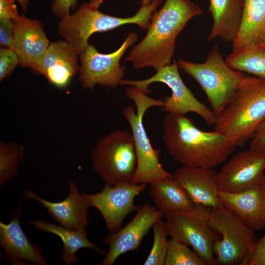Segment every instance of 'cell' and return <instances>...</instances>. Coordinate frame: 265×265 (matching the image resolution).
I'll return each mask as SVG.
<instances>
[{
  "label": "cell",
  "instance_id": "cell-1",
  "mask_svg": "<svg viewBox=\"0 0 265 265\" xmlns=\"http://www.w3.org/2000/svg\"><path fill=\"white\" fill-rule=\"evenodd\" d=\"M162 127L166 150L183 166L213 169L237 147L219 132L199 129L186 115L167 113Z\"/></svg>",
  "mask_w": 265,
  "mask_h": 265
},
{
  "label": "cell",
  "instance_id": "cell-2",
  "mask_svg": "<svg viewBox=\"0 0 265 265\" xmlns=\"http://www.w3.org/2000/svg\"><path fill=\"white\" fill-rule=\"evenodd\" d=\"M203 14L202 9L191 0H166L152 15L147 32L126 58L137 69H158L172 63L176 38L188 22Z\"/></svg>",
  "mask_w": 265,
  "mask_h": 265
},
{
  "label": "cell",
  "instance_id": "cell-3",
  "mask_svg": "<svg viewBox=\"0 0 265 265\" xmlns=\"http://www.w3.org/2000/svg\"><path fill=\"white\" fill-rule=\"evenodd\" d=\"M265 119V79L246 75L233 97L217 117L214 131L237 146L251 139Z\"/></svg>",
  "mask_w": 265,
  "mask_h": 265
},
{
  "label": "cell",
  "instance_id": "cell-4",
  "mask_svg": "<svg viewBox=\"0 0 265 265\" xmlns=\"http://www.w3.org/2000/svg\"><path fill=\"white\" fill-rule=\"evenodd\" d=\"M127 97L135 106L127 105L122 114L130 125L135 147L137 164L131 180L134 184H152L172 177L160 162L159 151L154 149L149 139L143 122L146 111L153 106L162 107L163 100H157L148 96V93L134 86H129L125 90Z\"/></svg>",
  "mask_w": 265,
  "mask_h": 265
},
{
  "label": "cell",
  "instance_id": "cell-5",
  "mask_svg": "<svg viewBox=\"0 0 265 265\" xmlns=\"http://www.w3.org/2000/svg\"><path fill=\"white\" fill-rule=\"evenodd\" d=\"M163 0H152L149 5H141L132 16L120 18L106 15L92 8L88 3L81 4L73 14L61 18L58 27L60 35L71 45L80 55L88 45L90 36L97 32L115 29L125 24H135L147 30L153 13Z\"/></svg>",
  "mask_w": 265,
  "mask_h": 265
},
{
  "label": "cell",
  "instance_id": "cell-6",
  "mask_svg": "<svg viewBox=\"0 0 265 265\" xmlns=\"http://www.w3.org/2000/svg\"><path fill=\"white\" fill-rule=\"evenodd\" d=\"M177 63L179 68L201 86L217 117L228 104L246 75L233 69L227 64L217 44L209 51L203 63H193L180 58Z\"/></svg>",
  "mask_w": 265,
  "mask_h": 265
},
{
  "label": "cell",
  "instance_id": "cell-7",
  "mask_svg": "<svg viewBox=\"0 0 265 265\" xmlns=\"http://www.w3.org/2000/svg\"><path fill=\"white\" fill-rule=\"evenodd\" d=\"M92 169L106 183L131 182L137 158L131 132L115 130L98 139L91 151Z\"/></svg>",
  "mask_w": 265,
  "mask_h": 265
},
{
  "label": "cell",
  "instance_id": "cell-8",
  "mask_svg": "<svg viewBox=\"0 0 265 265\" xmlns=\"http://www.w3.org/2000/svg\"><path fill=\"white\" fill-rule=\"evenodd\" d=\"M209 224L220 238L213 246L216 263L239 265L248 255L256 240L254 230L223 206L211 209Z\"/></svg>",
  "mask_w": 265,
  "mask_h": 265
},
{
  "label": "cell",
  "instance_id": "cell-9",
  "mask_svg": "<svg viewBox=\"0 0 265 265\" xmlns=\"http://www.w3.org/2000/svg\"><path fill=\"white\" fill-rule=\"evenodd\" d=\"M177 62L174 60L168 65L156 70V73L143 80H122L121 85L134 86L149 93L148 86L154 82L165 84L171 90V95L163 100L161 110L167 113L186 115L193 112L199 115L208 125L214 126L217 116L198 100L186 86L179 72Z\"/></svg>",
  "mask_w": 265,
  "mask_h": 265
},
{
  "label": "cell",
  "instance_id": "cell-10",
  "mask_svg": "<svg viewBox=\"0 0 265 265\" xmlns=\"http://www.w3.org/2000/svg\"><path fill=\"white\" fill-rule=\"evenodd\" d=\"M211 209L196 212H175L164 214L168 236L190 246L207 264L216 265L213 246L220 238L209 224Z\"/></svg>",
  "mask_w": 265,
  "mask_h": 265
},
{
  "label": "cell",
  "instance_id": "cell-11",
  "mask_svg": "<svg viewBox=\"0 0 265 265\" xmlns=\"http://www.w3.org/2000/svg\"><path fill=\"white\" fill-rule=\"evenodd\" d=\"M137 38L136 33L130 32L120 47L108 54L99 53L89 44L80 54V79L83 86L93 89L96 84H99L114 89L120 84L125 71V66L120 64V59Z\"/></svg>",
  "mask_w": 265,
  "mask_h": 265
},
{
  "label": "cell",
  "instance_id": "cell-12",
  "mask_svg": "<svg viewBox=\"0 0 265 265\" xmlns=\"http://www.w3.org/2000/svg\"><path fill=\"white\" fill-rule=\"evenodd\" d=\"M147 184L123 182L115 186L106 185L99 192L82 193L90 207L101 214L109 233L122 227L124 218L136 211L138 207L134 203L135 198L145 189Z\"/></svg>",
  "mask_w": 265,
  "mask_h": 265
},
{
  "label": "cell",
  "instance_id": "cell-13",
  "mask_svg": "<svg viewBox=\"0 0 265 265\" xmlns=\"http://www.w3.org/2000/svg\"><path fill=\"white\" fill-rule=\"evenodd\" d=\"M265 151L253 149L238 153L217 173L219 191L239 192L265 182Z\"/></svg>",
  "mask_w": 265,
  "mask_h": 265
},
{
  "label": "cell",
  "instance_id": "cell-14",
  "mask_svg": "<svg viewBox=\"0 0 265 265\" xmlns=\"http://www.w3.org/2000/svg\"><path fill=\"white\" fill-rule=\"evenodd\" d=\"M136 212L132 219L124 227L109 233L104 238V242L109 249L101 265H112L123 254L136 249L150 229L164 216L156 206L148 203L138 207Z\"/></svg>",
  "mask_w": 265,
  "mask_h": 265
},
{
  "label": "cell",
  "instance_id": "cell-15",
  "mask_svg": "<svg viewBox=\"0 0 265 265\" xmlns=\"http://www.w3.org/2000/svg\"><path fill=\"white\" fill-rule=\"evenodd\" d=\"M69 192L67 197L59 202L49 201L30 190L24 196L42 204L48 213L61 226L73 230H84L88 224V203L79 190L77 184L69 181Z\"/></svg>",
  "mask_w": 265,
  "mask_h": 265
},
{
  "label": "cell",
  "instance_id": "cell-16",
  "mask_svg": "<svg viewBox=\"0 0 265 265\" xmlns=\"http://www.w3.org/2000/svg\"><path fill=\"white\" fill-rule=\"evenodd\" d=\"M21 212L19 207L8 223L0 222V244L6 257L13 265H26V261L36 265H48L41 249L29 241L23 231L20 222Z\"/></svg>",
  "mask_w": 265,
  "mask_h": 265
},
{
  "label": "cell",
  "instance_id": "cell-17",
  "mask_svg": "<svg viewBox=\"0 0 265 265\" xmlns=\"http://www.w3.org/2000/svg\"><path fill=\"white\" fill-rule=\"evenodd\" d=\"M12 21V50L18 55L21 66L33 70L51 43L38 20L20 16Z\"/></svg>",
  "mask_w": 265,
  "mask_h": 265
},
{
  "label": "cell",
  "instance_id": "cell-18",
  "mask_svg": "<svg viewBox=\"0 0 265 265\" xmlns=\"http://www.w3.org/2000/svg\"><path fill=\"white\" fill-rule=\"evenodd\" d=\"M78 55L75 48L66 41L51 43L33 69L48 81L59 87L65 86L79 71Z\"/></svg>",
  "mask_w": 265,
  "mask_h": 265
},
{
  "label": "cell",
  "instance_id": "cell-19",
  "mask_svg": "<svg viewBox=\"0 0 265 265\" xmlns=\"http://www.w3.org/2000/svg\"><path fill=\"white\" fill-rule=\"evenodd\" d=\"M224 207L236 214L253 230L265 228V186L264 184L244 190L228 193L219 191Z\"/></svg>",
  "mask_w": 265,
  "mask_h": 265
},
{
  "label": "cell",
  "instance_id": "cell-20",
  "mask_svg": "<svg viewBox=\"0 0 265 265\" xmlns=\"http://www.w3.org/2000/svg\"><path fill=\"white\" fill-rule=\"evenodd\" d=\"M173 177L196 203L210 209L222 206L217 173L212 168L182 166Z\"/></svg>",
  "mask_w": 265,
  "mask_h": 265
},
{
  "label": "cell",
  "instance_id": "cell-21",
  "mask_svg": "<svg viewBox=\"0 0 265 265\" xmlns=\"http://www.w3.org/2000/svg\"><path fill=\"white\" fill-rule=\"evenodd\" d=\"M233 52L265 49V0H244L241 24Z\"/></svg>",
  "mask_w": 265,
  "mask_h": 265
},
{
  "label": "cell",
  "instance_id": "cell-22",
  "mask_svg": "<svg viewBox=\"0 0 265 265\" xmlns=\"http://www.w3.org/2000/svg\"><path fill=\"white\" fill-rule=\"evenodd\" d=\"M149 193L156 207L164 214L208 208L195 202L173 175L150 184Z\"/></svg>",
  "mask_w": 265,
  "mask_h": 265
},
{
  "label": "cell",
  "instance_id": "cell-23",
  "mask_svg": "<svg viewBox=\"0 0 265 265\" xmlns=\"http://www.w3.org/2000/svg\"><path fill=\"white\" fill-rule=\"evenodd\" d=\"M209 0L213 25L208 40L219 37L226 42L232 43L240 28L244 0Z\"/></svg>",
  "mask_w": 265,
  "mask_h": 265
},
{
  "label": "cell",
  "instance_id": "cell-24",
  "mask_svg": "<svg viewBox=\"0 0 265 265\" xmlns=\"http://www.w3.org/2000/svg\"><path fill=\"white\" fill-rule=\"evenodd\" d=\"M28 224L37 229L54 234L60 238L63 244L61 259L65 265L78 263L80 259L77 257L76 253L81 248L92 249L102 255L106 254L88 239L86 230H71L61 225L42 220H33L28 222Z\"/></svg>",
  "mask_w": 265,
  "mask_h": 265
},
{
  "label": "cell",
  "instance_id": "cell-25",
  "mask_svg": "<svg viewBox=\"0 0 265 265\" xmlns=\"http://www.w3.org/2000/svg\"><path fill=\"white\" fill-rule=\"evenodd\" d=\"M225 60L235 70L265 79V49L232 52Z\"/></svg>",
  "mask_w": 265,
  "mask_h": 265
},
{
  "label": "cell",
  "instance_id": "cell-26",
  "mask_svg": "<svg viewBox=\"0 0 265 265\" xmlns=\"http://www.w3.org/2000/svg\"><path fill=\"white\" fill-rule=\"evenodd\" d=\"M24 158V149L19 144L0 143V186L12 181L18 172Z\"/></svg>",
  "mask_w": 265,
  "mask_h": 265
},
{
  "label": "cell",
  "instance_id": "cell-27",
  "mask_svg": "<svg viewBox=\"0 0 265 265\" xmlns=\"http://www.w3.org/2000/svg\"><path fill=\"white\" fill-rule=\"evenodd\" d=\"M164 265H208L206 262L188 245L170 238Z\"/></svg>",
  "mask_w": 265,
  "mask_h": 265
},
{
  "label": "cell",
  "instance_id": "cell-28",
  "mask_svg": "<svg viewBox=\"0 0 265 265\" xmlns=\"http://www.w3.org/2000/svg\"><path fill=\"white\" fill-rule=\"evenodd\" d=\"M153 244L144 265H164L167 252L168 239L165 221H158L153 226Z\"/></svg>",
  "mask_w": 265,
  "mask_h": 265
},
{
  "label": "cell",
  "instance_id": "cell-29",
  "mask_svg": "<svg viewBox=\"0 0 265 265\" xmlns=\"http://www.w3.org/2000/svg\"><path fill=\"white\" fill-rule=\"evenodd\" d=\"M19 64V59L12 49L1 48L0 50V80L9 76Z\"/></svg>",
  "mask_w": 265,
  "mask_h": 265
},
{
  "label": "cell",
  "instance_id": "cell-30",
  "mask_svg": "<svg viewBox=\"0 0 265 265\" xmlns=\"http://www.w3.org/2000/svg\"><path fill=\"white\" fill-rule=\"evenodd\" d=\"M239 265H265V235L256 239L248 255Z\"/></svg>",
  "mask_w": 265,
  "mask_h": 265
},
{
  "label": "cell",
  "instance_id": "cell-31",
  "mask_svg": "<svg viewBox=\"0 0 265 265\" xmlns=\"http://www.w3.org/2000/svg\"><path fill=\"white\" fill-rule=\"evenodd\" d=\"M13 26L11 20H0V44L3 48L12 50Z\"/></svg>",
  "mask_w": 265,
  "mask_h": 265
},
{
  "label": "cell",
  "instance_id": "cell-32",
  "mask_svg": "<svg viewBox=\"0 0 265 265\" xmlns=\"http://www.w3.org/2000/svg\"><path fill=\"white\" fill-rule=\"evenodd\" d=\"M78 0H54L52 10L57 18H61L70 14L71 8H76Z\"/></svg>",
  "mask_w": 265,
  "mask_h": 265
},
{
  "label": "cell",
  "instance_id": "cell-33",
  "mask_svg": "<svg viewBox=\"0 0 265 265\" xmlns=\"http://www.w3.org/2000/svg\"><path fill=\"white\" fill-rule=\"evenodd\" d=\"M20 16L15 0H0V20L13 21Z\"/></svg>",
  "mask_w": 265,
  "mask_h": 265
},
{
  "label": "cell",
  "instance_id": "cell-34",
  "mask_svg": "<svg viewBox=\"0 0 265 265\" xmlns=\"http://www.w3.org/2000/svg\"><path fill=\"white\" fill-rule=\"evenodd\" d=\"M249 148L265 151V119L256 130L251 138Z\"/></svg>",
  "mask_w": 265,
  "mask_h": 265
},
{
  "label": "cell",
  "instance_id": "cell-35",
  "mask_svg": "<svg viewBox=\"0 0 265 265\" xmlns=\"http://www.w3.org/2000/svg\"><path fill=\"white\" fill-rule=\"evenodd\" d=\"M103 1L104 0H90L88 4L92 8L98 9ZM152 1V0H142L140 4L141 5H149Z\"/></svg>",
  "mask_w": 265,
  "mask_h": 265
},
{
  "label": "cell",
  "instance_id": "cell-36",
  "mask_svg": "<svg viewBox=\"0 0 265 265\" xmlns=\"http://www.w3.org/2000/svg\"><path fill=\"white\" fill-rule=\"evenodd\" d=\"M20 4L24 11H26L28 3V0H16Z\"/></svg>",
  "mask_w": 265,
  "mask_h": 265
},
{
  "label": "cell",
  "instance_id": "cell-37",
  "mask_svg": "<svg viewBox=\"0 0 265 265\" xmlns=\"http://www.w3.org/2000/svg\"><path fill=\"white\" fill-rule=\"evenodd\" d=\"M264 185H265V182Z\"/></svg>",
  "mask_w": 265,
  "mask_h": 265
}]
</instances>
